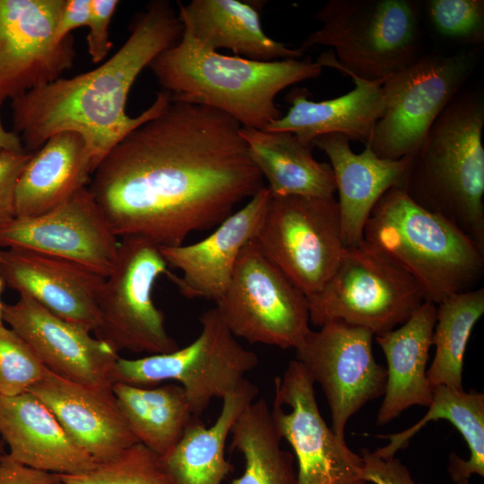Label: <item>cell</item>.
<instances>
[{"label": "cell", "instance_id": "cell-30", "mask_svg": "<svg viewBox=\"0 0 484 484\" xmlns=\"http://www.w3.org/2000/svg\"><path fill=\"white\" fill-rule=\"evenodd\" d=\"M112 390L138 442L161 458L174 448L187 426L197 418L178 384L147 387L114 383Z\"/></svg>", "mask_w": 484, "mask_h": 484}, {"label": "cell", "instance_id": "cell-42", "mask_svg": "<svg viewBox=\"0 0 484 484\" xmlns=\"http://www.w3.org/2000/svg\"><path fill=\"white\" fill-rule=\"evenodd\" d=\"M0 250H1V247H0ZM4 286V281H2L0 277V324H3V314H2L3 302L1 301V293L3 291Z\"/></svg>", "mask_w": 484, "mask_h": 484}, {"label": "cell", "instance_id": "cell-36", "mask_svg": "<svg viewBox=\"0 0 484 484\" xmlns=\"http://www.w3.org/2000/svg\"><path fill=\"white\" fill-rule=\"evenodd\" d=\"M118 4L117 0H91L86 41L88 53L94 64L103 61L112 48L108 30Z\"/></svg>", "mask_w": 484, "mask_h": 484}, {"label": "cell", "instance_id": "cell-26", "mask_svg": "<svg viewBox=\"0 0 484 484\" xmlns=\"http://www.w3.org/2000/svg\"><path fill=\"white\" fill-rule=\"evenodd\" d=\"M93 173L83 138L73 132L54 134L22 170L14 194V218L43 214L88 186Z\"/></svg>", "mask_w": 484, "mask_h": 484}, {"label": "cell", "instance_id": "cell-29", "mask_svg": "<svg viewBox=\"0 0 484 484\" xmlns=\"http://www.w3.org/2000/svg\"><path fill=\"white\" fill-rule=\"evenodd\" d=\"M433 398L423 418L411 428L395 434L381 436L389 444L374 454L390 459L408 445L409 440L431 420L446 419L461 433L468 445L470 457L463 460L452 453L448 472L454 482L469 480L473 474L484 476V394L464 392L445 385L432 388Z\"/></svg>", "mask_w": 484, "mask_h": 484}, {"label": "cell", "instance_id": "cell-22", "mask_svg": "<svg viewBox=\"0 0 484 484\" xmlns=\"http://www.w3.org/2000/svg\"><path fill=\"white\" fill-rule=\"evenodd\" d=\"M0 435L14 460L57 474H77L96 462L66 434L51 411L30 392L0 395Z\"/></svg>", "mask_w": 484, "mask_h": 484}, {"label": "cell", "instance_id": "cell-11", "mask_svg": "<svg viewBox=\"0 0 484 484\" xmlns=\"http://www.w3.org/2000/svg\"><path fill=\"white\" fill-rule=\"evenodd\" d=\"M254 239L306 298L325 284L346 247L333 197L272 195Z\"/></svg>", "mask_w": 484, "mask_h": 484}, {"label": "cell", "instance_id": "cell-8", "mask_svg": "<svg viewBox=\"0 0 484 484\" xmlns=\"http://www.w3.org/2000/svg\"><path fill=\"white\" fill-rule=\"evenodd\" d=\"M200 323L199 335L184 348L134 359L118 357L109 372L110 383L148 386L178 382L193 415L200 418L212 399L238 389L259 362L255 352L238 343L216 307L203 312Z\"/></svg>", "mask_w": 484, "mask_h": 484}, {"label": "cell", "instance_id": "cell-34", "mask_svg": "<svg viewBox=\"0 0 484 484\" xmlns=\"http://www.w3.org/2000/svg\"><path fill=\"white\" fill-rule=\"evenodd\" d=\"M426 11L433 30L442 39L468 47L484 41L483 0H429Z\"/></svg>", "mask_w": 484, "mask_h": 484}, {"label": "cell", "instance_id": "cell-2", "mask_svg": "<svg viewBox=\"0 0 484 484\" xmlns=\"http://www.w3.org/2000/svg\"><path fill=\"white\" fill-rule=\"evenodd\" d=\"M183 24L167 0L149 3L135 18L122 47L98 67L60 77L12 99L13 129L25 150L36 151L61 132L80 134L92 170L131 131L160 114L170 95L160 91L152 104L130 117L125 107L142 71L181 38Z\"/></svg>", "mask_w": 484, "mask_h": 484}, {"label": "cell", "instance_id": "cell-18", "mask_svg": "<svg viewBox=\"0 0 484 484\" xmlns=\"http://www.w3.org/2000/svg\"><path fill=\"white\" fill-rule=\"evenodd\" d=\"M271 197L264 186L205 238L189 245L160 246L167 264L181 272L179 276L169 271L165 275L184 297L215 302L221 298L240 252L255 237Z\"/></svg>", "mask_w": 484, "mask_h": 484}, {"label": "cell", "instance_id": "cell-3", "mask_svg": "<svg viewBox=\"0 0 484 484\" xmlns=\"http://www.w3.org/2000/svg\"><path fill=\"white\" fill-rule=\"evenodd\" d=\"M148 67L171 100L211 108L242 127L264 130L283 115L277 95L319 77L324 66L310 58L262 62L225 56L204 48L183 28L179 40Z\"/></svg>", "mask_w": 484, "mask_h": 484}, {"label": "cell", "instance_id": "cell-28", "mask_svg": "<svg viewBox=\"0 0 484 484\" xmlns=\"http://www.w3.org/2000/svg\"><path fill=\"white\" fill-rule=\"evenodd\" d=\"M258 388L247 379L222 399L221 411L210 427L195 418L174 448L162 458L174 484H222L232 466L225 456L230 430Z\"/></svg>", "mask_w": 484, "mask_h": 484}, {"label": "cell", "instance_id": "cell-40", "mask_svg": "<svg viewBox=\"0 0 484 484\" xmlns=\"http://www.w3.org/2000/svg\"><path fill=\"white\" fill-rule=\"evenodd\" d=\"M90 14L91 0H65L56 28V41L65 40L75 29L87 27Z\"/></svg>", "mask_w": 484, "mask_h": 484}, {"label": "cell", "instance_id": "cell-44", "mask_svg": "<svg viewBox=\"0 0 484 484\" xmlns=\"http://www.w3.org/2000/svg\"><path fill=\"white\" fill-rule=\"evenodd\" d=\"M454 484H470V483H469V480H462L459 482H454Z\"/></svg>", "mask_w": 484, "mask_h": 484}, {"label": "cell", "instance_id": "cell-16", "mask_svg": "<svg viewBox=\"0 0 484 484\" xmlns=\"http://www.w3.org/2000/svg\"><path fill=\"white\" fill-rule=\"evenodd\" d=\"M120 241L88 186L35 217L0 225V247L24 249L67 260L107 278Z\"/></svg>", "mask_w": 484, "mask_h": 484}, {"label": "cell", "instance_id": "cell-20", "mask_svg": "<svg viewBox=\"0 0 484 484\" xmlns=\"http://www.w3.org/2000/svg\"><path fill=\"white\" fill-rule=\"evenodd\" d=\"M28 392L51 411L69 437L96 464L139 443L118 406L112 384L83 385L48 369Z\"/></svg>", "mask_w": 484, "mask_h": 484}, {"label": "cell", "instance_id": "cell-31", "mask_svg": "<svg viewBox=\"0 0 484 484\" xmlns=\"http://www.w3.org/2000/svg\"><path fill=\"white\" fill-rule=\"evenodd\" d=\"M230 436L231 446L245 460L242 475L231 484H297L293 454L281 448L271 408L264 398L244 409Z\"/></svg>", "mask_w": 484, "mask_h": 484}, {"label": "cell", "instance_id": "cell-33", "mask_svg": "<svg viewBox=\"0 0 484 484\" xmlns=\"http://www.w3.org/2000/svg\"><path fill=\"white\" fill-rule=\"evenodd\" d=\"M63 484H174L162 458L141 443L77 474H59Z\"/></svg>", "mask_w": 484, "mask_h": 484}, {"label": "cell", "instance_id": "cell-25", "mask_svg": "<svg viewBox=\"0 0 484 484\" xmlns=\"http://www.w3.org/2000/svg\"><path fill=\"white\" fill-rule=\"evenodd\" d=\"M350 76L355 88L334 99L314 101L305 91L291 92L288 112L264 130L290 132L307 143L323 134H339L367 145L384 113V81Z\"/></svg>", "mask_w": 484, "mask_h": 484}, {"label": "cell", "instance_id": "cell-10", "mask_svg": "<svg viewBox=\"0 0 484 484\" xmlns=\"http://www.w3.org/2000/svg\"><path fill=\"white\" fill-rule=\"evenodd\" d=\"M121 238L113 271L99 293L95 337L117 352L174 351L179 346L167 332L164 314L151 296L157 279L169 271L160 246L139 236Z\"/></svg>", "mask_w": 484, "mask_h": 484}, {"label": "cell", "instance_id": "cell-5", "mask_svg": "<svg viewBox=\"0 0 484 484\" xmlns=\"http://www.w3.org/2000/svg\"><path fill=\"white\" fill-rule=\"evenodd\" d=\"M364 240L408 272L425 302L438 305L477 289L484 274V249L445 218L389 189L374 206Z\"/></svg>", "mask_w": 484, "mask_h": 484}, {"label": "cell", "instance_id": "cell-12", "mask_svg": "<svg viewBox=\"0 0 484 484\" xmlns=\"http://www.w3.org/2000/svg\"><path fill=\"white\" fill-rule=\"evenodd\" d=\"M215 303L231 333L250 343L296 350L311 331L306 296L254 238L240 252L229 284Z\"/></svg>", "mask_w": 484, "mask_h": 484}, {"label": "cell", "instance_id": "cell-15", "mask_svg": "<svg viewBox=\"0 0 484 484\" xmlns=\"http://www.w3.org/2000/svg\"><path fill=\"white\" fill-rule=\"evenodd\" d=\"M65 0H0V101L48 84L71 69L73 35L55 32Z\"/></svg>", "mask_w": 484, "mask_h": 484}, {"label": "cell", "instance_id": "cell-27", "mask_svg": "<svg viewBox=\"0 0 484 484\" xmlns=\"http://www.w3.org/2000/svg\"><path fill=\"white\" fill-rule=\"evenodd\" d=\"M240 134L272 196L333 197V169L313 157L312 143L286 131L241 127Z\"/></svg>", "mask_w": 484, "mask_h": 484}, {"label": "cell", "instance_id": "cell-4", "mask_svg": "<svg viewBox=\"0 0 484 484\" xmlns=\"http://www.w3.org/2000/svg\"><path fill=\"white\" fill-rule=\"evenodd\" d=\"M484 100L459 92L412 156L401 188L484 249Z\"/></svg>", "mask_w": 484, "mask_h": 484}, {"label": "cell", "instance_id": "cell-14", "mask_svg": "<svg viewBox=\"0 0 484 484\" xmlns=\"http://www.w3.org/2000/svg\"><path fill=\"white\" fill-rule=\"evenodd\" d=\"M315 383L296 359L274 379L271 408L281 438L298 462L297 484H370L363 479V461L340 440L323 419Z\"/></svg>", "mask_w": 484, "mask_h": 484}, {"label": "cell", "instance_id": "cell-39", "mask_svg": "<svg viewBox=\"0 0 484 484\" xmlns=\"http://www.w3.org/2000/svg\"><path fill=\"white\" fill-rule=\"evenodd\" d=\"M0 484H63L59 474L27 466L8 454L0 455Z\"/></svg>", "mask_w": 484, "mask_h": 484}, {"label": "cell", "instance_id": "cell-23", "mask_svg": "<svg viewBox=\"0 0 484 484\" xmlns=\"http://www.w3.org/2000/svg\"><path fill=\"white\" fill-rule=\"evenodd\" d=\"M263 1L192 0L178 2V17L194 39L204 48H226L255 61L299 58L297 48L270 38L261 23Z\"/></svg>", "mask_w": 484, "mask_h": 484}, {"label": "cell", "instance_id": "cell-41", "mask_svg": "<svg viewBox=\"0 0 484 484\" xmlns=\"http://www.w3.org/2000/svg\"><path fill=\"white\" fill-rule=\"evenodd\" d=\"M4 151H25V149L20 136L13 131L5 130L0 118V153Z\"/></svg>", "mask_w": 484, "mask_h": 484}, {"label": "cell", "instance_id": "cell-32", "mask_svg": "<svg viewBox=\"0 0 484 484\" xmlns=\"http://www.w3.org/2000/svg\"><path fill=\"white\" fill-rule=\"evenodd\" d=\"M484 313V288L455 294L436 305L433 361L427 370L431 388H462L463 358L474 325Z\"/></svg>", "mask_w": 484, "mask_h": 484}, {"label": "cell", "instance_id": "cell-43", "mask_svg": "<svg viewBox=\"0 0 484 484\" xmlns=\"http://www.w3.org/2000/svg\"><path fill=\"white\" fill-rule=\"evenodd\" d=\"M4 441H1L0 442V455L3 454L4 452Z\"/></svg>", "mask_w": 484, "mask_h": 484}, {"label": "cell", "instance_id": "cell-6", "mask_svg": "<svg viewBox=\"0 0 484 484\" xmlns=\"http://www.w3.org/2000/svg\"><path fill=\"white\" fill-rule=\"evenodd\" d=\"M321 27L298 48L331 47L317 59L368 81H384L419 56V5L411 0H329L316 13Z\"/></svg>", "mask_w": 484, "mask_h": 484}, {"label": "cell", "instance_id": "cell-17", "mask_svg": "<svg viewBox=\"0 0 484 484\" xmlns=\"http://www.w3.org/2000/svg\"><path fill=\"white\" fill-rule=\"evenodd\" d=\"M9 324L52 373L88 385L111 384L109 372L118 352L87 329L62 319L26 294L14 304L3 303Z\"/></svg>", "mask_w": 484, "mask_h": 484}, {"label": "cell", "instance_id": "cell-7", "mask_svg": "<svg viewBox=\"0 0 484 484\" xmlns=\"http://www.w3.org/2000/svg\"><path fill=\"white\" fill-rule=\"evenodd\" d=\"M307 302L315 326L342 321L376 336L405 323L425 299L408 272L364 240L345 247L332 276Z\"/></svg>", "mask_w": 484, "mask_h": 484}, {"label": "cell", "instance_id": "cell-9", "mask_svg": "<svg viewBox=\"0 0 484 484\" xmlns=\"http://www.w3.org/2000/svg\"><path fill=\"white\" fill-rule=\"evenodd\" d=\"M476 63L474 49L428 54L385 79L384 113L366 146L384 159L413 156L436 118L461 92Z\"/></svg>", "mask_w": 484, "mask_h": 484}, {"label": "cell", "instance_id": "cell-37", "mask_svg": "<svg viewBox=\"0 0 484 484\" xmlns=\"http://www.w3.org/2000/svg\"><path fill=\"white\" fill-rule=\"evenodd\" d=\"M32 152L0 153V225L14 218V194L19 177Z\"/></svg>", "mask_w": 484, "mask_h": 484}, {"label": "cell", "instance_id": "cell-21", "mask_svg": "<svg viewBox=\"0 0 484 484\" xmlns=\"http://www.w3.org/2000/svg\"><path fill=\"white\" fill-rule=\"evenodd\" d=\"M350 139L339 134L317 136L314 147L324 151L333 169L339 194L342 240L346 247L364 241L365 224L378 200L392 187H402L412 156L378 157L369 146L354 152Z\"/></svg>", "mask_w": 484, "mask_h": 484}, {"label": "cell", "instance_id": "cell-1", "mask_svg": "<svg viewBox=\"0 0 484 484\" xmlns=\"http://www.w3.org/2000/svg\"><path fill=\"white\" fill-rule=\"evenodd\" d=\"M241 127L220 111L170 100L125 135L88 186L116 236L180 246L255 195L264 179Z\"/></svg>", "mask_w": 484, "mask_h": 484}, {"label": "cell", "instance_id": "cell-19", "mask_svg": "<svg viewBox=\"0 0 484 484\" xmlns=\"http://www.w3.org/2000/svg\"><path fill=\"white\" fill-rule=\"evenodd\" d=\"M4 284L55 315L94 333L103 276L75 263L24 249L0 250Z\"/></svg>", "mask_w": 484, "mask_h": 484}, {"label": "cell", "instance_id": "cell-24", "mask_svg": "<svg viewBox=\"0 0 484 484\" xmlns=\"http://www.w3.org/2000/svg\"><path fill=\"white\" fill-rule=\"evenodd\" d=\"M436 306L424 302L397 329L376 341L386 361V385L376 424L385 425L413 405L428 407L433 393L427 377V363L436 324Z\"/></svg>", "mask_w": 484, "mask_h": 484}, {"label": "cell", "instance_id": "cell-35", "mask_svg": "<svg viewBox=\"0 0 484 484\" xmlns=\"http://www.w3.org/2000/svg\"><path fill=\"white\" fill-rule=\"evenodd\" d=\"M47 371L23 339L0 324V395L15 396L28 392Z\"/></svg>", "mask_w": 484, "mask_h": 484}, {"label": "cell", "instance_id": "cell-38", "mask_svg": "<svg viewBox=\"0 0 484 484\" xmlns=\"http://www.w3.org/2000/svg\"><path fill=\"white\" fill-rule=\"evenodd\" d=\"M363 479L370 484H418L398 458L383 459L362 449Z\"/></svg>", "mask_w": 484, "mask_h": 484}, {"label": "cell", "instance_id": "cell-13", "mask_svg": "<svg viewBox=\"0 0 484 484\" xmlns=\"http://www.w3.org/2000/svg\"><path fill=\"white\" fill-rule=\"evenodd\" d=\"M374 336L367 329L333 321L311 330L296 349V360L322 388L332 430L343 442L349 419L385 393L386 368L373 355Z\"/></svg>", "mask_w": 484, "mask_h": 484}]
</instances>
